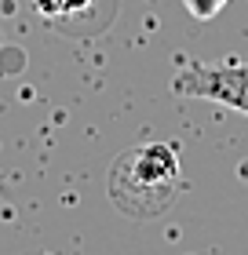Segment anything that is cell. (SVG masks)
<instances>
[{
  "label": "cell",
  "instance_id": "7a4b0ae2",
  "mask_svg": "<svg viewBox=\"0 0 248 255\" xmlns=\"http://www.w3.org/2000/svg\"><path fill=\"white\" fill-rule=\"evenodd\" d=\"M172 91L186 99L223 102L248 113V62H197L172 77Z\"/></svg>",
  "mask_w": 248,
  "mask_h": 255
},
{
  "label": "cell",
  "instance_id": "277c9868",
  "mask_svg": "<svg viewBox=\"0 0 248 255\" xmlns=\"http://www.w3.org/2000/svg\"><path fill=\"white\" fill-rule=\"evenodd\" d=\"M183 4L190 7L194 18H212V15H219V7L227 4V0H183Z\"/></svg>",
  "mask_w": 248,
  "mask_h": 255
},
{
  "label": "cell",
  "instance_id": "3957f363",
  "mask_svg": "<svg viewBox=\"0 0 248 255\" xmlns=\"http://www.w3.org/2000/svg\"><path fill=\"white\" fill-rule=\"evenodd\" d=\"M37 11L44 18H58V15H77V11L88 7V0H33Z\"/></svg>",
  "mask_w": 248,
  "mask_h": 255
},
{
  "label": "cell",
  "instance_id": "6da1fadb",
  "mask_svg": "<svg viewBox=\"0 0 248 255\" xmlns=\"http://www.w3.org/2000/svg\"><path fill=\"white\" fill-rule=\"evenodd\" d=\"M110 201L124 219L150 223L183 193V164L168 142H139L117 153L110 168Z\"/></svg>",
  "mask_w": 248,
  "mask_h": 255
}]
</instances>
